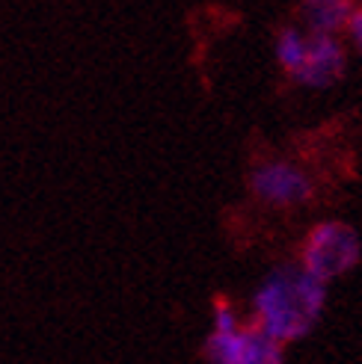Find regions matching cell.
I'll use <instances>...</instances> for the list:
<instances>
[{"label":"cell","instance_id":"cell-6","mask_svg":"<svg viewBox=\"0 0 362 364\" xmlns=\"http://www.w3.org/2000/svg\"><path fill=\"white\" fill-rule=\"evenodd\" d=\"M356 6V0H300L297 12L306 33L338 36L341 30H348V21Z\"/></svg>","mask_w":362,"mask_h":364},{"label":"cell","instance_id":"cell-1","mask_svg":"<svg viewBox=\"0 0 362 364\" xmlns=\"http://www.w3.org/2000/svg\"><path fill=\"white\" fill-rule=\"evenodd\" d=\"M324 308H327V284L309 276L297 261L279 264L252 290L249 323L285 347L318 329Z\"/></svg>","mask_w":362,"mask_h":364},{"label":"cell","instance_id":"cell-8","mask_svg":"<svg viewBox=\"0 0 362 364\" xmlns=\"http://www.w3.org/2000/svg\"><path fill=\"white\" fill-rule=\"evenodd\" d=\"M348 33H351L353 48L362 53V6H356V12L351 15V21H348Z\"/></svg>","mask_w":362,"mask_h":364},{"label":"cell","instance_id":"cell-4","mask_svg":"<svg viewBox=\"0 0 362 364\" xmlns=\"http://www.w3.org/2000/svg\"><path fill=\"white\" fill-rule=\"evenodd\" d=\"M249 193L264 208H303L315 198V181L291 160H262L249 172Z\"/></svg>","mask_w":362,"mask_h":364},{"label":"cell","instance_id":"cell-3","mask_svg":"<svg viewBox=\"0 0 362 364\" xmlns=\"http://www.w3.org/2000/svg\"><path fill=\"white\" fill-rule=\"evenodd\" d=\"M362 261V237L359 231L341 220H324L309 228L300 249V267L318 282L330 284L353 272Z\"/></svg>","mask_w":362,"mask_h":364},{"label":"cell","instance_id":"cell-2","mask_svg":"<svg viewBox=\"0 0 362 364\" xmlns=\"http://www.w3.org/2000/svg\"><path fill=\"white\" fill-rule=\"evenodd\" d=\"M205 364H285V347L252 323H241L226 299L214 302L211 332L202 341Z\"/></svg>","mask_w":362,"mask_h":364},{"label":"cell","instance_id":"cell-7","mask_svg":"<svg viewBox=\"0 0 362 364\" xmlns=\"http://www.w3.org/2000/svg\"><path fill=\"white\" fill-rule=\"evenodd\" d=\"M303 50H306V30L303 27H279L276 30V39H274V57H276V65L285 71L288 77L297 75V68L303 63Z\"/></svg>","mask_w":362,"mask_h":364},{"label":"cell","instance_id":"cell-5","mask_svg":"<svg viewBox=\"0 0 362 364\" xmlns=\"http://www.w3.org/2000/svg\"><path fill=\"white\" fill-rule=\"evenodd\" d=\"M348 68V53L338 36H318L306 33V50L297 75L291 77L303 89H330L345 77Z\"/></svg>","mask_w":362,"mask_h":364}]
</instances>
